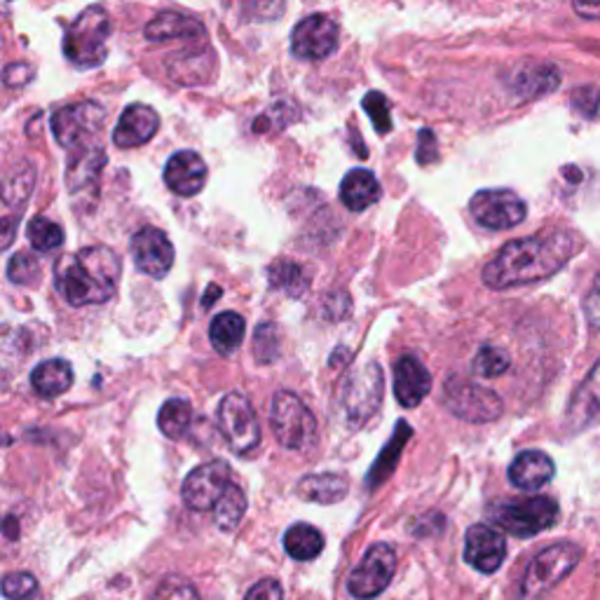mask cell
Masks as SVG:
<instances>
[{"mask_svg": "<svg viewBox=\"0 0 600 600\" xmlns=\"http://www.w3.org/2000/svg\"><path fill=\"white\" fill-rule=\"evenodd\" d=\"M146 38L150 43L167 41H200L204 38V27L198 19L179 14V12H160L146 27Z\"/></svg>", "mask_w": 600, "mask_h": 600, "instance_id": "cell-22", "label": "cell"}, {"mask_svg": "<svg viewBox=\"0 0 600 600\" xmlns=\"http://www.w3.org/2000/svg\"><path fill=\"white\" fill-rule=\"evenodd\" d=\"M582 240L570 230H547L539 235L514 240L483 267V284L502 288L535 284L556 275L577 254Z\"/></svg>", "mask_w": 600, "mask_h": 600, "instance_id": "cell-1", "label": "cell"}, {"mask_svg": "<svg viewBox=\"0 0 600 600\" xmlns=\"http://www.w3.org/2000/svg\"><path fill=\"white\" fill-rule=\"evenodd\" d=\"M270 284H273L275 288H282V292H286L288 296L301 298L307 292L309 280L298 263L282 259L270 267Z\"/></svg>", "mask_w": 600, "mask_h": 600, "instance_id": "cell-31", "label": "cell"}, {"mask_svg": "<svg viewBox=\"0 0 600 600\" xmlns=\"http://www.w3.org/2000/svg\"><path fill=\"white\" fill-rule=\"evenodd\" d=\"M152 600H200V593L183 577H165L155 589Z\"/></svg>", "mask_w": 600, "mask_h": 600, "instance_id": "cell-34", "label": "cell"}, {"mask_svg": "<svg viewBox=\"0 0 600 600\" xmlns=\"http://www.w3.org/2000/svg\"><path fill=\"white\" fill-rule=\"evenodd\" d=\"M33 390L43 399L62 397L73 385V369L66 359H48L38 364L31 373Z\"/></svg>", "mask_w": 600, "mask_h": 600, "instance_id": "cell-24", "label": "cell"}, {"mask_svg": "<svg viewBox=\"0 0 600 600\" xmlns=\"http://www.w3.org/2000/svg\"><path fill=\"white\" fill-rule=\"evenodd\" d=\"M160 127V115L146 104L127 106L118 127L113 129V144L118 148H139L148 144Z\"/></svg>", "mask_w": 600, "mask_h": 600, "instance_id": "cell-19", "label": "cell"}, {"mask_svg": "<svg viewBox=\"0 0 600 600\" xmlns=\"http://www.w3.org/2000/svg\"><path fill=\"white\" fill-rule=\"evenodd\" d=\"M338 48V24L328 14H313L294 29L292 50L303 62H322Z\"/></svg>", "mask_w": 600, "mask_h": 600, "instance_id": "cell-14", "label": "cell"}, {"mask_svg": "<svg viewBox=\"0 0 600 600\" xmlns=\"http://www.w3.org/2000/svg\"><path fill=\"white\" fill-rule=\"evenodd\" d=\"M27 238L35 251H41V254H50V251L60 249L64 244V230H62V225H56L54 221H50L45 217H38L29 223Z\"/></svg>", "mask_w": 600, "mask_h": 600, "instance_id": "cell-32", "label": "cell"}, {"mask_svg": "<svg viewBox=\"0 0 600 600\" xmlns=\"http://www.w3.org/2000/svg\"><path fill=\"white\" fill-rule=\"evenodd\" d=\"M382 401V369L376 361L364 364L361 369L352 371L343 390V403L347 418L352 424H364L369 420Z\"/></svg>", "mask_w": 600, "mask_h": 600, "instance_id": "cell-12", "label": "cell"}, {"mask_svg": "<svg viewBox=\"0 0 600 600\" xmlns=\"http://www.w3.org/2000/svg\"><path fill=\"white\" fill-rule=\"evenodd\" d=\"M432 390V373L424 369V364L413 357L403 355L394 366V397L403 409H415L420 401Z\"/></svg>", "mask_w": 600, "mask_h": 600, "instance_id": "cell-18", "label": "cell"}, {"mask_svg": "<svg viewBox=\"0 0 600 600\" xmlns=\"http://www.w3.org/2000/svg\"><path fill=\"white\" fill-rule=\"evenodd\" d=\"M443 401L455 418L474 424L493 422L505 413L502 399L493 390L457 376H451L443 385Z\"/></svg>", "mask_w": 600, "mask_h": 600, "instance_id": "cell-7", "label": "cell"}, {"mask_svg": "<svg viewBox=\"0 0 600 600\" xmlns=\"http://www.w3.org/2000/svg\"><path fill=\"white\" fill-rule=\"evenodd\" d=\"M347 491H350V486H347V481L338 474H309L301 478L296 486L301 499L319 502V505H336V502L347 495Z\"/></svg>", "mask_w": 600, "mask_h": 600, "instance_id": "cell-25", "label": "cell"}, {"mask_svg": "<svg viewBox=\"0 0 600 600\" xmlns=\"http://www.w3.org/2000/svg\"><path fill=\"white\" fill-rule=\"evenodd\" d=\"M507 558V541L491 526L476 524L464 535V560L483 575L495 572Z\"/></svg>", "mask_w": 600, "mask_h": 600, "instance_id": "cell-16", "label": "cell"}, {"mask_svg": "<svg viewBox=\"0 0 600 600\" xmlns=\"http://www.w3.org/2000/svg\"><path fill=\"white\" fill-rule=\"evenodd\" d=\"M120 259L108 246H87L66 259L56 286L73 307L102 305L115 296L120 282Z\"/></svg>", "mask_w": 600, "mask_h": 600, "instance_id": "cell-2", "label": "cell"}, {"mask_svg": "<svg viewBox=\"0 0 600 600\" xmlns=\"http://www.w3.org/2000/svg\"><path fill=\"white\" fill-rule=\"evenodd\" d=\"M104 127V108L99 104H75L66 106L54 113L52 131L54 139L60 141L69 152L92 150L94 141L99 139V131Z\"/></svg>", "mask_w": 600, "mask_h": 600, "instance_id": "cell-8", "label": "cell"}, {"mask_svg": "<svg viewBox=\"0 0 600 600\" xmlns=\"http://www.w3.org/2000/svg\"><path fill=\"white\" fill-rule=\"evenodd\" d=\"M585 313H587V322L591 324V328L600 331V288L593 286V292L587 296Z\"/></svg>", "mask_w": 600, "mask_h": 600, "instance_id": "cell-41", "label": "cell"}, {"mask_svg": "<svg viewBox=\"0 0 600 600\" xmlns=\"http://www.w3.org/2000/svg\"><path fill=\"white\" fill-rule=\"evenodd\" d=\"M572 8L585 19H600V0H572Z\"/></svg>", "mask_w": 600, "mask_h": 600, "instance_id": "cell-42", "label": "cell"}, {"mask_svg": "<svg viewBox=\"0 0 600 600\" xmlns=\"http://www.w3.org/2000/svg\"><path fill=\"white\" fill-rule=\"evenodd\" d=\"M131 259L139 273L162 280L173 265V246L158 228H141L131 238Z\"/></svg>", "mask_w": 600, "mask_h": 600, "instance_id": "cell-15", "label": "cell"}, {"mask_svg": "<svg viewBox=\"0 0 600 600\" xmlns=\"http://www.w3.org/2000/svg\"><path fill=\"white\" fill-rule=\"evenodd\" d=\"M38 591V579L29 572H12L3 579V593L8 600H29Z\"/></svg>", "mask_w": 600, "mask_h": 600, "instance_id": "cell-36", "label": "cell"}, {"mask_svg": "<svg viewBox=\"0 0 600 600\" xmlns=\"http://www.w3.org/2000/svg\"><path fill=\"white\" fill-rule=\"evenodd\" d=\"M192 409L186 399H169L158 415V424L165 436L169 439H183L190 430Z\"/></svg>", "mask_w": 600, "mask_h": 600, "instance_id": "cell-30", "label": "cell"}, {"mask_svg": "<svg viewBox=\"0 0 600 600\" xmlns=\"http://www.w3.org/2000/svg\"><path fill=\"white\" fill-rule=\"evenodd\" d=\"M8 277L14 284H33L41 277V265L31 254H17L8 265Z\"/></svg>", "mask_w": 600, "mask_h": 600, "instance_id": "cell-37", "label": "cell"}, {"mask_svg": "<svg viewBox=\"0 0 600 600\" xmlns=\"http://www.w3.org/2000/svg\"><path fill=\"white\" fill-rule=\"evenodd\" d=\"M219 428L232 453L249 455L261 443V424L246 397L232 392L219 406Z\"/></svg>", "mask_w": 600, "mask_h": 600, "instance_id": "cell-9", "label": "cell"}, {"mask_svg": "<svg viewBox=\"0 0 600 600\" xmlns=\"http://www.w3.org/2000/svg\"><path fill=\"white\" fill-rule=\"evenodd\" d=\"M600 415V359L587 376V380L579 385L570 406H568V424L572 432L589 428V424Z\"/></svg>", "mask_w": 600, "mask_h": 600, "instance_id": "cell-21", "label": "cell"}, {"mask_svg": "<svg viewBox=\"0 0 600 600\" xmlns=\"http://www.w3.org/2000/svg\"><path fill=\"white\" fill-rule=\"evenodd\" d=\"M380 183L369 169H352L340 183V200L350 211H366L380 200Z\"/></svg>", "mask_w": 600, "mask_h": 600, "instance_id": "cell-23", "label": "cell"}, {"mask_svg": "<svg viewBox=\"0 0 600 600\" xmlns=\"http://www.w3.org/2000/svg\"><path fill=\"white\" fill-rule=\"evenodd\" d=\"M572 106L579 110L585 118H596L600 110V90L598 87H579L572 94Z\"/></svg>", "mask_w": 600, "mask_h": 600, "instance_id": "cell-38", "label": "cell"}, {"mask_svg": "<svg viewBox=\"0 0 600 600\" xmlns=\"http://www.w3.org/2000/svg\"><path fill=\"white\" fill-rule=\"evenodd\" d=\"M432 160H436V137L432 129H422L418 141V162L430 165Z\"/></svg>", "mask_w": 600, "mask_h": 600, "instance_id": "cell-40", "label": "cell"}, {"mask_svg": "<svg viewBox=\"0 0 600 600\" xmlns=\"http://www.w3.org/2000/svg\"><path fill=\"white\" fill-rule=\"evenodd\" d=\"M554 474H556L554 460L541 451L518 453L509 467L512 486H516L518 491H528V493L545 488L547 483L554 478Z\"/></svg>", "mask_w": 600, "mask_h": 600, "instance_id": "cell-20", "label": "cell"}, {"mask_svg": "<svg viewBox=\"0 0 600 600\" xmlns=\"http://www.w3.org/2000/svg\"><path fill=\"white\" fill-rule=\"evenodd\" d=\"M394 570L397 551L387 545V541H378V545L366 551L361 564L355 568L350 579H347V591L357 600H373L390 587Z\"/></svg>", "mask_w": 600, "mask_h": 600, "instance_id": "cell-10", "label": "cell"}, {"mask_svg": "<svg viewBox=\"0 0 600 600\" xmlns=\"http://www.w3.org/2000/svg\"><path fill=\"white\" fill-rule=\"evenodd\" d=\"M219 296H221V292H219V286H211V294H209V296H204L202 305H207V307H209V305H211V303H214V301H217Z\"/></svg>", "mask_w": 600, "mask_h": 600, "instance_id": "cell-43", "label": "cell"}, {"mask_svg": "<svg viewBox=\"0 0 600 600\" xmlns=\"http://www.w3.org/2000/svg\"><path fill=\"white\" fill-rule=\"evenodd\" d=\"M270 428L288 451H303L317 439V422L307 406L294 394L280 390L270 406Z\"/></svg>", "mask_w": 600, "mask_h": 600, "instance_id": "cell-6", "label": "cell"}, {"mask_svg": "<svg viewBox=\"0 0 600 600\" xmlns=\"http://www.w3.org/2000/svg\"><path fill=\"white\" fill-rule=\"evenodd\" d=\"M165 183L181 198H192L207 183V165L198 152L181 150L171 155L165 167Z\"/></svg>", "mask_w": 600, "mask_h": 600, "instance_id": "cell-17", "label": "cell"}, {"mask_svg": "<svg viewBox=\"0 0 600 600\" xmlns=\"http://www.w3.org/2000/svg\"><path fill=\"white\" fill-rule=\"evenodd\" d=\"M558 502L554 497L535 495L524 499H505L491 507V518L514 537H533L556 524Z\"/></svg>", "mask_w": 600, "mask_h": 600, "instance_id": "cell-5", "label": "cell"}, {"mask_svg": "<svg viewBox=\"0 0 600 600\" xmlns=\"http://www.w3.org/2000/svg\"><path fill=\"white\" fill-rule=\"evenodd\" d=\"M560 85V75L554 66L547 64H533L520 69L514 77V92L520 99H537V96H545L554 92Z\"/></svg>", "mask_w": 600, "mask_h": 600, "instance_id": "cell-26", "label": "cell"}, {"mask_svg": "<svg viewBox=\"0 0 600 600\" xmlns=\"http://www.w3.org/2000/svg\"><path fill=\"white\" fill-rule=\"evenodd\" d=\"M284 549L294 560H313L324 551V535L309 524H294L284 535Z\"/></svg>", "mask_w": 600, "mask_h": 600, "instance_id": "cell-28", "label": "cell"}, {"mask_svg": "<svg viewBox=\"0 0 600 600\" xmlns=\"http://www.w3.org/2000/svg\"><path fill=\"white\" fill-rule=\"evenodd\" d=\"M244 317L238 313H221L209 326V338L219 355H232L240 350L244 340Z\"/></svg>", "mask_w": 600, "mask_h": 600, "instance_id": "cell-27", "label": "cell"}, {"mask_svg": "<svg viewBox=\"0 0 600 600\" xmlns=\"http://www.w3.org/2000/svg\"><path fill=\"white\" fill-rule=\"evenodd\" d=\"M470 211L478 225L488 230H509L526 221V202L512 190H481L472 198Z\"/></svg>", "mask_w": 600, "mask_h": 600, "instance_id": "cell-13", "label": "cell"}, {"mask_svg": "<svg viewBox=\"0 0 600 600\" xmlns=\"http://www.w3.org/2000/svg\"><path fill=\"white\" fill-rule=\"evenodd\" d=\"M364 108L366 113H369V118L376 127V131L380 134H387L392 129V118H390V104H387L385 96L380 92H371L366 94L364 99Z\"/></svg>", "mask_w": 600, "mask_h": 600, "instance_id": "cell-35", "label": "cell"}, {"mask_svg": "<svg viewBox=\"0 0 600 600\" xmlns=\"http://www.w3.org/2000/svg\"><path fill=\"white\" fill-rule=\"evenodd\" d=\"M110 19L104 8H87L75 17L64 38V54L69 64L87 71L106 62Z\"/></svg>", "mask_w": 600, "mask_h": 600, "instance_id": "cell-3", "label": "cell"}, {"mask_svg": "<svg viewBox=\"0 0 600 600\" xmlns=\"http://www.w3.org/2000/svg\"><path fill=\"white\" fill-rule=\"evenodd\" d=\"M509 369V355L495 345H483L476 359H474V371L481 378H497L507 373Z\"/></svg>", "mask_w": 600, "mask_h": 600, "instance_id": "cell-33", "label": "cell"}, {"mask_svg": "<svg viewBox=\"0 0 600 600\" xmlns=\"http://www.w3.org/2000/svg\"><path fill=\"white\" fill-rule=\"evenodd\" d=\"M244 512H246V495L238 486V483H230L214 507V520H217L219 530H223V533L238 530V526L242 524V518H244Z\"/></svg>", "mask_w": 600, "mask_h": 600, "instance_id": "cell-29", "label": "cell"}, {"mask_svg": "<svg viewBox=\"0 0 600 600\" xmlns=\"http://www.w3.org/2000/svg\"><path fill=\"white\" fill-rule=\"evenodd\" d=\"M232 470L223 460H211L192 470L181 488V497L186 507L192 512H207L214 509L225 488L232 483Z\"/></svg>", "mask_w": 600, "mask_h": 600, "instance_id": "cell-11", "label": "cell"}, {"mask_svg": "<svg viewBox=\"0 0 600 600\" xmlns=\"http://www.w3.org/2000/svg\"><path fill=\"white\" fill-rule=\"evenodd\" d=\"M593 286H596V288H600V275L596 277V284H593Z\"/></svg>", "mask_w": 600, "mask_h": 600, "instance_id": "cell-44", "label": "cell"}, {"mask_svg": "<svg viewBox=\"0 0 600 600\" xmlns=\"http://www.w3.org/2000/svg\"><path fill=\"white\" fill-rule=\"evenodd\" d=\"M582 560V547L575 541H556V545L541 549L520 579L518 600H541L556 585L579 566Z\"/></svg>", "mask_w": 600, "mask_h": 600, "instance_id": "cell-4", "label": "cell"}, {"mask_svg": "<svg viewBox=\"0 0 600 600\" xmlns=\"http://www.w3.org/2000/svg\"><path fill=\"white\" fill-rule=\"evenodd\" d=\"M244 600H284V591L277 579H261L259 585L249 589Z\"/></svg>", "mask_w": 600, "mask_h": 600, "instance_id": "cell-39", "label": "cell"}]
</instances>
